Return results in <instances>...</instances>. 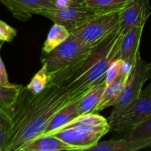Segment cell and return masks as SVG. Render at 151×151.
<instances>
[{"label":"cell","mask_w":151,"mask_h":151,"mask_svg":"<svg viewBox=\"0 0 151 151\" xmlns=\"http://www.w3.org/2000/svg\"><path fill=\"white\" fill-rule=\"evenodd\" d=\"M75 150L54 135L41 136L27 145L22 151H62Z\"/></svg>","instance_id":"obj_15"},{"label":"cell","mask_w":151,"mask_h":151,"mask_svg":"<svg viewBox=\"0 0 151 151\" xmlns=\"http://www.w3.org/2000/svg\"><path fill=\"white\" fill-rule=\"evenodd\" d=\"M151 14L149 0H130L120 13V27L124 32L136 27H145Z\"/></svg>","instance_id":"obj_10"},{"label":"cell","mask_w":151,"mask_h":151,"mask_svg":"<svg viewBox=\"0 0 151 151\" xmlns=\"http://www.w3.org/2000/svg\"><path fill=\"white\" fill-rule=\"evenodd\" d=\"M130 71H124L114 82L106 87L103 97L95 110V113H99L104 109L114 106L116 104L128 79Z\"/></svg>","instance_id":"obj_13"},{"label":"cell","mask_w":151,"mask_h":151,"mask_svg":"<svg viewBox=\"0 0 151 151\" xmlns=\"http://www.w3.org/2000/svg\"><path fill=\"white\" fill-rule=\"evenodd\" d=\"M17 35V31L3 21L0 20V41L11 42Z\"/></svg>","instance_id":"obj_24"},{"label":"cell","mask_w":151,"mask_h":151,"mask_svg":"<svg viewBox=\"0 0 151 151\" xmlns=\"http://www.w3.org/2000/svg\"><path fill=\"white\" fill-rule=\"evenodd\" d=\"M97 15L85 4H73L47 10L40 16L50 19L54 23L63 25L72 31L89 22Z\"/></svg>","instance_id":"obj_8"},{"label":"cell","mask_w":151,"mask_h":151,"mask_svg":"<svg viewBox=\"0 0 151 151\" xmlns=\"http://www.w3.org/2000/svg\"><path fill=\"white\" fill-rule=\"evenodd\" d=\"M80 100L81 99L72 102L64 106L62 109H60L52 118L50 125H48L45 132L42 136L52 134L53 133L61 129L63 126L69 124L74 119L81 116Z\"/></svg>","instance_id":"obj_12"},{"label":"cell","mask_w":151,"mask_h":151,"mask_svg":"<svg viewBox=\"0 0 151 151\" xmlns=\"http://www.w3.org/2000/svg\"><path fill=\"white\" fill-rule=\"evenodd\" d=\"M70 103L67 90L53 83L36 94L22 86L10 119L4 151H22L41 137L55 115Z\"/></svg>","instance_id":"obj_1"},{"label":"cell","mask_w":151,"mask_h":151,"mask_svg":"<svg viewBox=\"0 0 151 151\" xmlns=\"http://www.w3.org/2000/svg\"><path fill=\"white\" fill-rule=\"evenodd\" d=\"M71 1H74L75 3H79V4H84L86 0H71Z\"/></svg>","instance_id":"obj_27"},{"label":"cell","mask_w":151,"mask_h":151,"mask_svg":"<svg viewBox=\"0 0 151 151\" xmlns=\"http://www.w3.org/2000/svg\"><path fill=\"white\" fill-rule=\"evenodd\" d=\"M151 116V93L141 95L128 106L108 118L110 128L118 133L127 134Z\"/></svg>","instance_id":"obj_5"},{"label":"cell","mask_w":151,"mask_h":151,"mask_svg":"<svg viewBox=\"0 0 151 151\" xmlns=\"http://www.w3.org/2000/svg\"><path fill=\"white\" fill-rule=\"evenodd\" d=\"M50 82V73L47 66L42 64L41 69L32 77L30 82L26 86V88L32 94H36L42 91Z\"/></svg>","instance_id":"obj_21"},{"label":"cell","mask_w":151,"mask_h":151,"mask_svg":"<svg viewBox=\"0 0 151 151\" xmlns=\"http://www.w3.org/2000/svg\"><path fill=\"white\" fill-rule=\"evenodd\" d=\"M123 138L141 140L147 144V147H151V116L125 134Z\"/></svg>","instance_id":"obj_20"},{"label":"cell","mask_w":151,"mask_h":151,"mask_svg":"<svg viewBox=\"0 0 151 151\" xmlns=\"http://www.w3.org/2000/svg\"><path fill=\"white\" fill-rule=\"evenodd\" d=\"M22 85L14 87L0 86V113L10 119L15 104L20 94Z\"/></svg>","instance_id":"obj_18"},{"label":"cell","mask_w":151,"mask_h":151,"mask_svg":"<svg viewBox=\"0 0 151 151\" xmlns=\"http://www.w3.org/2000/svg\"><path fill=\"white\" fill-rule=\"evenodd\" d=\"M106 81L96 84L80 100L81 115L95 113V110L106 89Z\"/></svg>","instance_id":"obj_16"},{"label":"cell","mask_w":151,"mask_h":151,"mask_svg":"<svg viewBox=\"0 0 151 151\" xmlns=\"http://www.w3.org/2000/svg\"><path fill=\"white\" fill-rule=\"evenodd\" d=\"M15 19L27 22L33 15L57 8L56 0H0Z\"/></svg>","instance_id":"obj_9"},{"label":"cell","mask_w":151,"mask_h":151,"mask_svg":"<svg viewBox=\"0 0 151 151\" xmlns=\"http://www.w3.org/2000/svg\"><path fill=\"white\" fill-rule=\"evenodd\" d=\"M142 92L143 93H151V82L150 83V84H149L148 86H147V87H146L145 89L142 90Z\"/></svg>","instance_id":"obj_26"},{"label":"cell","mask_w":151,"mask_h":151,"mask_svg":"<svg viewBox=\"0 0 151 151\" xmlns=\"http://www.w3.org/2000/svg\"><path fill=\"white\" fill-rule=\"evenodd\" d=\"M150 77L151 66L150 63L143 60L141 55H139L135 64L131 67L120 97L114 106L111 114L118 113L128 106L131 102L138 98L142 94L143 86Z\"/></svg>","instance_id":"obj_6"},{"label":"cell","mask_w":151,"mask_h":151,"mask_svg":"<svg viewBox=\"0 0 151 151\" xmlns=\"http://www.w3.org/2000/svg\"><path fill=\"white\" fill-rule=\"evenodd\" d=\"M9 127H10L9 118L0 113V151H4L5 149Z\"/></svg>","instance_id":"obj_23"},{"label":"cell","mask_w":151,"mask_h":151,"mask_svg":"<svg viewBox=\"0 0 151 151\" xmlns=\"http://www.w3.org/2000/svg\"><path fill=\"white\" fill-rule=\"evenodd\" d=\"M0 42H1V41H0ZM4 42H1V43H0V47H1V46H2V44Z\"/></svg>","instance_id":"obj_28"},{"label":"cell","mask_w":151,"mask_h":151,"mask_svg":"<svg viewBox=\"0 0 151 151\" xmlns=\"http://www.w3.org/2000/svg\"><path fill=\"white\" fill-rule=\"evenodd\" d=\"M131 69V66L127 64L122 59L118 58L115 60L111 64L106 72V78H105L106 86H109L112 83L114 82L122 75L124 71H130Z\"/></svg>","instance_id":"obj_22"},{"label":"cell","mask_w":151,"mask_h":151,"mask_svg":"<svg viewBox=\"0 0 151 151\" xmlns=\"http://www.w3.org/2000/svg\"><path fill=\"white\" fill-rule=\"evenodd\" d=\"M1 48V47H0V50ZM0 86L5 87H14L16 86V84H13L9 81L5 66L1 58V55H0Z\"/></svg>","instance_id":"obj_25"},{"label":"cell","mask_w":151,"mask_h":151,"mask_svg":"<svg viewBox=\"0 0 151 151\" xmlns=\"http://www.w3.org/2000/svg\"><path fill=\"white\" fill-rule=\"evenodd\" d=\"M124 32L121 27L92 49L88 57L63 83L70 102L81 99L94 86L105 80L108 69L120 58L119 49Z\"/></svg>","instance_id":"obj_2"},{"label":"cell","mask_w":151,"mask_h":151,"mask_svg":"<svg viewBox=\"0 0 151 151\" xmlns=\"http://www.w3.org/2000/svg\"><path fill=\"white\" fill-rule=\"evenodd\" d=\"M147 147V144L141 140L111 139L109 141L99 142L88 150L91 151H136Z\"/></svg>","instance_id":"obj_14"},{"label":"cell","mask_w":151,"mask_h":151,"mask_svg":"<svg viewBox=\"0 0 151 151\" xmlns=\"http://www.w3.org/2000/svg\"><path fill=\"white\" fill-rule=\"evenodd\" d=\"M149 63H150V66H151V61H150V62H149Z\"/></svg>","instance_id":"obj_29"},{"label":"cell","mask_w":151,"mask_h":151,"mask_svg":"<svg viewBox=\"0 0 151 151\" xmlns=\"http://www.w3.org/2000/svg\"><path fill=\"white\" fill-rule=\"evenodd\" d=\"M130 0H86L84 4L97 14L122 10Z\"/></svg>","instance_id":"obj_19"},{"label":"cell","mask_w":151,"mask_h":151,"mask_svg":"<svg viewBox=\"0 0 151 151\" xmlns=\"http://www.w3.org/2000/svg\"><path fill=\"white\" fill-rule=\"evenodd\" d=\"M92 49L70 35L50 53L42 55L41 61L47 66L50 82L61 86L88 57Z\"/></svg>","instance_id":"obj_3"},{"label":"cell","mask_w":151,"mask_h":151,"mask_svg":"<svg viewBox=\"0 0 151 151\" xmlns=\"http://www.w3.org/2000/svg\"><path fill=\"white\" fill-rule=\"evenodd\" d=\"M110 130V127L94 128L84 125H74L56 131L50 135H54L72 146L75 150H88L97 145L100 139Z\"/></svg>","instance_id":"obj_7"},{"label":"cell","mask_w":151,"mask_h":151,"mask_svg":"<svg viewBox=\"0 0 151 151\" xmlns=\"http://www.w3.org/2000/svg\"><path fill=\"white\" fill-rule=\"evenodd\" d=\"M144 27H136L124 32L120 44V58L132 67L140 55L139 46Z\"/></svg>","instance_id":"obj_11"},{"label":"cell","mask_w":151,"mask_h":151,"mask_svg":"<svg viewBox=\"0 0 151 151\" xmlns=\"http://www.w3.org/2000/svg\"><path fill=\"white\" fill-rule=\"evenodd\" d=\"M70 37V31L63 25L54 23L42 47V55L48 54Z\"/></svg>","instance_id":"obj_17"},{"label":"cell","mask_w":151,"mask_h":151,"mask_svg":"<svg viewBox=\"0 0 151 151\" xmlns=\"http://www.w3.org/2000/svg\"><path fill=\"white\" fill-rule=\"evenodd\" d=\"M121 10L98 14L89 22L70 31V35L84 45L94 48L120 27Z\"/></svg>","instance_id":"obj_4"}]
</instances>
